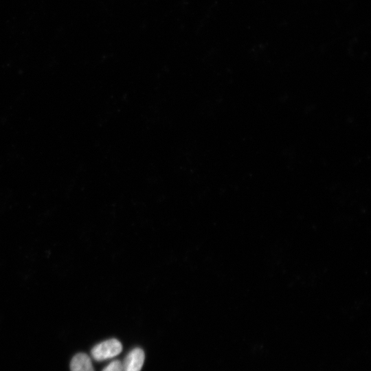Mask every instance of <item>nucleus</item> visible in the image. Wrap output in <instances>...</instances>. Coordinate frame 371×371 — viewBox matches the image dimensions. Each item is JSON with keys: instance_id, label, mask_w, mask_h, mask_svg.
Listing matches in <instances>:
<instances>
[{"instance_id": "obj_1", "label": "nucleus", "mask_w": 371, "mask_h": 371, "mask_svg": "<svg viewBox=\"0 0 371 371\" xmlns=\"http://www.w3.org/2000/svg\"><path fill=\"white\" fill-rule=\"evenodd\" d=\"M122 350L121 342L116 339H110L95 345L91 351L92 358L97 361L111 359Z\"/></svg>"}, {"instance_id": "obj_2", "label": "nucleus", "mask_w": 371, "mask_h": 371, "mask_svg": "<svg viewBox=\"0 0 371 371\" xmlns=\"http://www.w3.org/2000/svg\"><path fill=\"white\" fill-rule=\"evenodd\" d=\"M145 359L144 350L135 348L130 351L122 362V371H140Z\"/></svg>"}, {"instance_id": "obj_3", "label": "nucleus", "mask_w": 371, "mask_h": 371, "mask_svg": "<svg viewBox=\"0 0 371 371\" xmlns=\"http://www.w3.org/2000/svg\"><path fill=\"white\" fill-rule=\"evenodd\" d=\"M71 371H94L90 357L85 353H78L70 363Z\"/></svg>"}, {"instance_id": "obj_4", "label": "nucleus", "mask_w": 371, "mask_h": 371, "mask_svg": "<svg viewBox=\"0 0 371 371\" xmlns=\"http://www.w3.org/2000/svg\"><path fill=\"white\" fill-rule=\"evenodd\" d=\"M102 371H122V362L120 360H114L104 367Z\"/></svg>"}]
</instances>
